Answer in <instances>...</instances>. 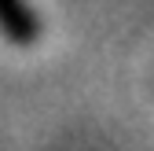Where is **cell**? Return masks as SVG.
<instances>
[{
    "label": "cell",
    "mask_w": 154,
    "mask_h": 151,
    "mask_svg": "<svg viewBox=\"0 0 154 151\" xmlns=\"http://www.w3.org/2000/svg\"><path fill=\"white\" fill-rule=\"evenodd\" d=\"M0 33L8 37L11 44H33L37 33H41V22L29 11L26 0H0Z\"/></svg>",
    "instance_id": "6da1fadb"
}]
</instances>
